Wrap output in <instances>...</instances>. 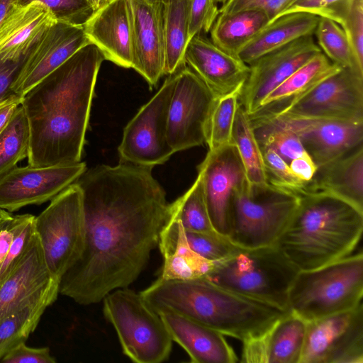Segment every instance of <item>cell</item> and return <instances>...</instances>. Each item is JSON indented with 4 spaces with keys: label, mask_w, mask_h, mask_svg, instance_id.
I'll list each match as a JSON object with an SVG mask.
<instances>
[{
    "label": "cell",
    "mask_w": 363,
    "mask_h": 363,
    "mask_svg": "<svg viewBox=\"0 0 363 363\" xmlns=\"http://www.w3.org/2000/svg\"><path fill=\"white\" fill-rule=\"evenodd\" d=\"M152 168L99 165L74 182L82 192L85 240L79 259L62 275L59 292L87 306L128 287L146 267L170 214Z\"/></svg>",
    "instance_id": "1"
},
{
    "label": "cell",
    "mask_w": 363,
    "mask_h": 363,
    "mask_svg": "<svg viewBox=\"0 0 363 363\" xmlns=\"http://www.w3.org/2000/svg\"><path fill=\"white\" fill-rule=\"evenodd\" d=\"M102 52L89 43L23 96L30 133L28 164L80 162Z\"/></svg>",
    "instance_id": "2"
},
{
    "label": "cell",
    "mask_w": 363,
    "mask_h": 363,
    "mask_svg": "<svg viewBox=\"0 0 363 363\" xmlns=\"http://www.w3.org/2000/svg\"><path fill=\"white\" fill-rule=\"evenodd\" d=\"M140 293L158 314L175 313L242 342L288 311L230 291L206 278L159 277Z\"/></svg>",
    "instance_id": "3"
},
{
    "label": "cell",
    "mask_w": 363,
    "mask_h": 363,
    "mask_svg": "<svg viewBox=\"0 0 363 363\" xmlns=\"http://www.w3.org/2000/svg\"><path fill=\"white\" fill-rule=\"evenodd\" d=\"M294 193L297 206L274 245L298 271L350 255L362 235L363 211L329 194Z\"/></svg>",
    "instance_id": "4"
},
{
    "label": "cell",
    "mask_w": 363,
    "mask_h": 363,
    "mask_svg": "<svg viewBox=\"0 0 363 363\" xmlns=\"http://www.w3.org/2000/svg\"><path fill=\"white\" fill-rule=\"evenodd\" d=\"M298 270L274 245L238 247L214 262L204 278L230 291L288 311V296Z\"/></svg>",
    "instance_id": "5"
},
{
    "label": "cell",
    "mask_w": 363,
    "mask_h": 363,
    "mask_svg": "<svg viewBox=\"0 0 363 363\" xmlns=\"http://www.w3.org/2000/svg\"><path fill=\"white\" fill-rule=\"evenodd\" d=\"M363 254L348 255L319 268L298 271L288 296V311L310 321L362 303Z\"/></svg>",
    "instance_id": "6"
},
{
    "label": "cell",
    "mask_w": 363,
    "mask_h": 363,
    "mask_svg": "<svg viewBox=\"0 0 363 363\" xmlns=\"http://www.w3.org/2000/svg\"><path fill=\"white\" fill-rule=\"evenodd\" d=\"M298 201V196L287 189L270 184L252 188L245 181L237 188L231 201L228 238L240 248L274 245Z\"/></svg>",
    "instance_id": "7"
},
{
    "label": "cell",
    "mask_w": 363,
    "mask_h": 363,
    "mask_svg": "<svg viewBox=\"0 0 363 363\" xmlns=\"http://www.w3.org/2000/svg\"><path fill=\"white\" fill-rule=\"evenodd\" d=\"M102 301L104 316L115 328L125 355L137 363H160L169 358L173 340L160 315L140 293L120 288Z\"/></svg>",
    "instance_id": "8"
},
{
    "label": "cell",
    "mask_w": 363,
    "mask_h": 363,
    "mask_svg": "<svg viewBox=\"0 0 363 363\" xmlns=\"http://www.w3.org/2000/svg\"><path fill=\"white\" fill-rule=\"evenodd\" d=\"M34 230L47 266L60 281L79 259L84 245L82 192L75 182L55 196L48 206L35 216Z\"/></svg>",
    "instance_id": "9"
},
{
    "label": "cell",
    "mask_w": 363,
    "mask_h": 363,
    "mask_svg": "<svg viewBox=\"0 0 363 363\" xmlns=\"http://www.w3.org/2000/svg\"><path fill=\"white\" fill-rule=\"evenodd\" d=\"M176 82L169 75L161 88L128 122L118 148L121 160L152 168L174 153L167 137L170 101Z\"/></svg>",
    "instance_id": "10"
},
{
    "label": "cell",
    "mask_w": 363,
    "mask_h": 363,
    "mask_svg": "<svg viewBox=\"0 0 363 363\" xmlns=\"http://www.w3.org/2000/svg\"><path fill=\"white\" fill-rule=\"evenodd\" d=\"M250 116L363 122V76L341 68L279 111Z\"/></svg>",
    "instance_id": "11"
},
{
    "label": "cell",
    "mask_w": 363,
    "mask_h": 363,
    "mask_svg": "<svg viewBox=\"0 0 363 363\" xmlns=\"http://www.w3.org/2000/svg\"><path fill=\"white\" fill-rule=\"evenodd\" d=\"M300 363H363V304L306 321Z\"/></svg>",
    "instance_id": "12"
},
{
    "label": "cell",
    "mask_w": 363,
    "mask_h": 363,
    "mask_svg": "<svg viewBox=\"0 0 363 363\" xmlns=\"http://www.w3.org/2000/svg\"><path fill=\"white\" fill-rule=\"evenodd\" d=\"M174 74L167 137L176 152L206 143L207 123L216 98L188 66Z\"/></svg>",
    "instance_id": "13"
},
{
    "label": "cell",
    "mask_w": 363,
    "mask_h": 363,
    "mask_svg": "<svg viewBox=\"0 0 363 363\" xmlns=\"http://www.w3.org/2000/svg\"><path fill=\"white\" fill-rule=\"evenodd\" d=\"M86 170V163L14 167L0 178V208L14 212L52 200Z\"/></svg>",
    "instance_id": "14"
},
{
    "label": "cell",
    "mask_w": 363,
    "mask_h": 363,
    "mask_svg": "<svg viewBox=\"0 0 363 363\" xmlns=\"http://www.w3.org/2000/svg\"><path fill=\"white\" fill-rule=\"evenodd\" d=\"M313 35L298 38L248 65L249 74L240 95V105L248 115L257 111L272 91L321 52Z\"/></svg>",
    "instance_id": "15"
},
{
    "label": "cell",
    "mask_w": 363,
    "mask_h": 363,
    "mask_svg": "<svg viewBox=\"0 0 363 363\" xmlns=\"http://www.w3.org/2000/svg\"><path fill=\"white\" fill-rule=\"evenodd\" d=\"M249 117L271 120L296 133L317 168L363 144V122L286 116Z\"/></svg>",
    "instance_id": "16"
},
{
    "label": "cell",
    "mask_w": 363,
    "mask_h": 363,
    "mask_svg": "<svg viewBox=\"0 0 363 363\" xmlns=\"http://www.w3.org/2000/svg\"><path fill=\"white\" fill-rule=\"evenodd\" d=\"M59 284L35 232L20 260L0 281V319L49 296H57Z\"/></svg>",
    "instance_id": "17"
},
{
    "label": "cell",
    "mask_w": 363,
    "mask_h": 363,
    "mask_svg": "<svg viewBox=\"0 0 363 363\" xmlns=\"http://www.w3.org/2000/svg\"><path fill=\"white\" fill-rule=\"evenodd\" d=\"M204 196L214 229L228 237V220L233 194L246 179L238 152L230 143L216 150L208 151L198 166Z\"/></svg>",
    "instance_id": "18"
},
{
    "label": "cell",
    "mask_w": 363,
    "mask_h": 363,
    "mask_svg": "<svg viewBox=\"0 0 363 363\" xmlns=\"http://www.w3.org/2000/svg\"><path fill=\"white\" fill-rule=\"evenodd\" d=\"M84 27L53 21L44 30L13 91L23 96L80 48L89 43Z\"/></svg>",
    "instance_id": "19"
},
{
    "label": "cell",
    "mask_w": 363,
    "mask_h": 363,
    "mask_svg": "<svg viewBox=\"0 0 363 363\" xmlns=\"http://www.w3.org/2000/svg\"><path fill=\"white\" fill-rule=\"evenodd\" d=\"M184 58L216 99L241 90L250 71L248 65L201 33L189 40Z\"/></svg>",
    "instance_id": "20"
},
{
    "label": "cell",
    "mask_w": 363,
    "mask_h": 363,
    "mask_svg": "<svg viewBox=\"0 0 363 363\" xmlns=\"http://www.w3.org/2000/svg\"><path fill=\"white\" fill-rule=\"evenodd\" d=\"M306 321L288 311L262 332L242 341L241 362L300 363Z\"/></svg>",
    "instance_id": "21"
},
{
    "label": "cell",
    "mask_w": 363,
    "mask_h": 363,
    "mask_svg": "<svg viewBox=\"0 0 363 363\" xmlns=\"http://www.w3.org/2000/svg\"><path fill=\"white\" fill-rule=\"evenodd\" d=\"M133 62L132 68L155 86L164 75V45L162 4L145 0H130Z\"/></svg>",
    "instance_id": "22"
},
{
    "label": "cell",
    "mask_w": 363,
    "mask_h": 363,
    "mask_svg": "<svg viewBox=\"0 0 363 363\" xmlns=\"http://www.w3.org/2000/svg\"><path fill=\"white\" fill-rule=\"evenodd\" d=\"M89 42L106 60L124 67L133 62V28L130 0H113L96 11L83 26Z\"/></svg>",
    "instance_id": "23"
},
{
    "label": "cell",
    "mask_w": 363,
    "mask_h": 363,
    "mask_svg": "<svg viewBox=\"0 0 363 363\" xmlns=\"http://www.w3.org/2000/svg\"><path fill=\"white\" fill-rule=\"evenodd\" d=\"M174 342L188 354L191 362L235 363L234 350L220 333L172 312L159 314Z\"/></svg>",
    "instance_id": "24"
},
{
    "label": "cell",
    "mask_w": 363,
    "mask_h": 363,
    "mask_svg": "<svg viewBox=\"0 0 363 363\" xmlns=\"http://www.w3.org/2000/svg\"><path fill=\"white\" fill-rule=\"evenodd\" d=\"M298 191L329 194L363 211V144L317 168Z\"/></svg>",
    "instance_id": "25"
},
{
    "label": "cell",
    "mask_w": 363,
    "mask_h": 363,
    "mask_svg": "<svg viewBox=\"0 0 363 363\" xmlns=\"http://www.w3.org/2000/svg\"><path fill=\"white\" fill-rule=\"evenodd\" d=\"M157 246L164 260L160 277L164 279L204 278L215 262L203 258L190 247L184 229L171 208Z\"/></svg>",
    "instance_id": "26"
},
{
    "label": "cell",
    "mask_w": 363,
    "mask_h": 363,
    "mask_svg": "<svg viewBox=\"0 0 363 363\" xmlns=\"http://www.w3.org/2000/svg\"><path fill=\"white\" fill-rule=\"evenodd\" d=\"M320 17L306 13L282 15L263 27L242 47L237 57L247 65L298 38L314 35Z\"/></svg>",
    "instance_id": "27"
},
{
    "label": "cell",
    "mask_w": 363,
    "mask_h": 363,
    "mask_svg": "<svg viewBox=\"0 0 363 363\" xmlns=\"http://www.w3.org/2000/svg\"><path fill=\"white\" fill-rule=\"evenodd\" d=\"M341 68L320 52L272 91L251 115L279 111Z\"/></svg>",
    "instance_id": "28"
},
{
    "label": "cell",
    "mask_w": 363,
    "mask_h": 363,
    "mask_svg": "<svg viewBox=\"0 0 363 363\" xmlns=\"http://www.w3.org/2000/svg\"><path fill=\"white\" fill-rule=\"evenodd\" d=\"M190 0H177L162 4L164 45V74L172 75L186 66L185 52L189 42Z\"/></svg>",
    "instance_id": "29"
},
{
    "label": "cell",
    "mask_w": 363,
    "mask_h": 363,
    "mask_svg": "<svg viewBox=\"0 0 363 363\" xmlns=\"http://www.w3.org/2000/svg\"><path fill=\"white\" fill-rule=\"evenodd\" d=\"M53 21L48 9L38 2L14 4L0 26V53L25 45Z\"/></svg>",
    "instance_id": "30"
},
{
    "label": "cell",
    "mask_w": 363,
    "mask_h": 363,
    "mask_svg": "<svg viewBox=\"0 0 363 363\" xmlns=\"http://www.w3.org/2000/svg\"><path fill=\"white\" fill-rule=\"evenodd\" d=\"M269 20L259 10H242L230 14H219L210 30L211 40L224 51L237 56Z\"/></svg>",
    "instance_id": "31"
},
{
    "label": "cell",
    "mask_w": 363,
    "mask_h": 363,
    "mask_svg": "<svg viewBox=\"0 0 363 363\" xmlns=\"http://www.w3.org/2000/svg\"><path fill=\"white\" fill-rule=\"evenodd\" d=\"M232 143L238 152L248 185L252 188L269 186L260 145L249 115L240 103L233 123Z\"/></svg>",
    "instance_id": "32"
},
{
    "label": "cell",
    "mask_w": 363,
    "mask_h": 363,
    "mask_svg": "<svg viewBox=\"0 0 363 363\" xmlns=\"http://www.w3.org/2000/svg\"><path fill=\"white\" fill-rule=\"evenodd\" d=\"M57 298L49 296L0 319V359L13 347L26 342L35 330L47 307Z\"/></svg>",
    "instance_id": "33"
},
{
    "label": "cell",
    "mask_w": 363,
    "mask_h": 363,
    "mask_svg": "<svg viewBox=\"0 0 363 363\" xmlns=\"http://www.w3.org/2000/svg\"><path fill=\"white\" fill-rule=\"evenodd\" d=\"M30 140L28 121L20 105L0 131V178L28 157Z\"/></svg>",
    "instance_id": "34"
},
{
    "label": "cell",
    "mask_w": 363,
    "mask_h": 363,
    "mask_svg": "<svg viewBox=\"0 0 363 363\" xmlns=\"http://www.w3.org/2000/svg\"><path fill=\"white\" fill-rule=\"evenodd\" d=\"M170 208L185 230L217 232L209 216L199 174L187 191L170 203Z\"/></svg>",
    "instance_id": "35"
},
{
    "label": "cell",
    "mask_w": 363,
    "mask_h": 363,
    "mask_svg": "<svg viewBox=\"0 0 363 363\" xmlns=\"http://www.w3.org/2000/svg\"><path fill=\"white\" fill-rule=\"evenodd\" d=\"M241 90L216 99L206 127V143L208 151L232 143L233 127Z\"/></svg>",
    "instance_id": "36"
},
{
    "label": "cell",
    "mask_w": 363,
    "mask_h": 363,
    "mask_svg": "<svg viewBox=\"0 0 363 363\" xmlns=\"http://www.w3.org/2000/svg\"><path fill=\"white\" fill-rule=\"evenodd\" d=\"M250 119L259 145L272 147L288 164L295 158L308 155L291 130L271 120Z\"/></svg>",
    "instance_id": "37"
},
{
    "label": "cell",
    "mask_w": 363,
    "mask_h": 363,
    "mask_svg": "<svg viewBox=\"0 0 363 363\" xmlns=\"http://www.w3.org/2000/svg\"><path fill=\"white\" fill-rule=\"evenodd\" d=\"M314 35L321 52L342 68H350L363 76L357 69L349 42L342 28L336 22L320 18Z\"/></svg>",
    "instance_id": "38"
},
{
    "label": "cell",
    "mask_w": 363,
    "mask_h": 363,
    "mask_svg": "<svg viewBox=\"0 0 363 363\" xmlns=\"http://www.w3.org/2000/svg\"><path fill=\"white\" fill-rule=\"evenodd\" d=\"M45 29L25 45L0 53V101L16 94L14 86Z\"/></svg>",
    "instance_id": "39"
},
{
    "label": "cell",
    "mask_w": 363,
    "mask_h": 363,
    "mask_svg": "<svg viewBox=\"0 0 363 363\" xmlns=\"http://www.w3.org/2000/svg\"><path fill=\"white\" fill-rule=\"evenodd\" d=\"M33 2L45 6L55 21L74 26H84L94 13L88 0H15L23 6Z\"/></svg>",
    "instance_id": "40"
},
{
    "label": "cell",
    "mask_w": 363,
    "mask_h": 363,
    "mask_svg": "<svg viewBox=\"0 0 363 363\" xmlns=\"http://www.w3.org/2000/svg\"><path fill=\"white\" fill-rule=\"evenodd\" d=\"M184 233L190 247L199 255L211 262L221 260L238 248L228 237L217 232L203 233L184 230Z\"/></svg>",
    "instance_id": "41"
},
{
    "label": "cell",
    "mask_w": 363,
    "mask_h": 363,
    "mask_svg": "<svg viewBox=\"0 0 363 363\" xmlns=\"http://www.w3.org/2000/svg\"><path fill=\"white\" fill-rule=\"evenodd\" d=\"M268 183L296 192L304 183L291 172L289 164L271 147L260 145Z\"/></svg>",
    "instance_id": "42"
},
{
    "label": "cell",
    "mask_w": 363,
    "mask_h": 363,
    "mask_svg": "<svg viewBox=\"0 0 363 363\" xmlns=\"http://www.w3.org/2000/svg\"><path fill=\"white\" fill-rule=\"evenodd\" d=\"M353 1L296 0L278 17L284 14L301 12L328 18L341 25Z\"/></svg>",
    "instance_id": "43"
},
{
    "label": "cell",
    "mask_w": 363,
    "mask_h": 363,
    "mask_svg": "<svg viewBox=\"0 0 363 363\" xmlns=\"http://www.w3.org/2000/svg\"><path fill=\"white\" fill-rule=\"evenodd\" d=\"M340 26L349 42L356 66L363 73V0H354Z\"/></svg>",
    "instance_id": "44"
},
{
    "label": "cell",
    "mask_w": 363,
    "mask_h": 363,
    "mask_svg": "<svg viewBox=\"0 0 363 363\" xmlns=\"http://www.w3.org/2000/svg\"><path fill=\"white\" fill-rule=\"evenodd\" d=\"M218 15L219 6L214 0H190L189 40L201 32L208 33Z\"/></svg>",
    "instance_id": "45"
},
{
    "label": "cell",
    "mask_w": 363,
    "mask_h": 363,
    "mask_svg": "<svg viewBox=\"0 0 363 363\" xmlns=\"http://www.w3.org/2000/svg\"><path fill=\"white\" fill-rule=\"evenodd\" d=\"M296 0H234L224 8L219 9V14H230L242 10H259L264 12L269 22L277 18Z\"/></svg>",
    "instance_id": "46"
},
{
    "label": "cell",
    "mask_w": 363,
    "mask_h": 363,
    "mask_svg": "<svg viewBox=\"0 0 363 363\" xmlns=\"http://www.w3.org/2000/svg\"><path fill=\"white\" fill-rule=\"evenodd\" d=\"M5 363H55L49 347H30L22 342L11 349L1 359Z\"/></svg>",
    "instance_id": "47"
},
{
    "label": "cell",
    "mask_w": 363,
    "mask_h": 363,
    "mask_svg": "<svg viewBox=\"0 0 363 363\" xmlns=\"http://www.w3.org/2000/svg\"><path fill=\"white\" fill-rule=\"evenodd\" d=\"M293 174L304 184L311 180L315 174L317 167L309 155L294 159L289 163Z\"/></svg>",
    "instance_id": "48"
},
{
    "label": "cell",
    "mask_w": 363,
    "mask_h": 363,
    "mask_svg": "<svg viewBox=\"0 0 363 363\" xmlns=\"http://www.w3.org/2000/svg\"><path fill=\"white\" fill-rule=\"evenodd\" d=\"M22 97L14 94L0 101V131L9 123L13 113L21 105Z\"/></svg>",
    "instance_id": "49"
},
{
    "label": "cell",
    "mask_w": 363,
    "mask_h": 363,
    "mask_svg": "<svg viewBox=\"0 0 363 363\" xmlns=\"http://www.w3.org/2000/svg\"><path fill=\"white\" fill-rule=\"evenodd\" d=\"M15 0H0V26L14 6Z\"/></svg>",
    "instance_id": "50"
},
{
    "label": "cell",
    "mask_w": 363,
    "mask_h": 363,
    "mask_svg": "<svg viewBox=\"0 0 363 363\" xmlns=\"http://www.w3.org/2000/svg\"><path fill=\"white\" fill-rule=\"evenodd\" d=\"M91 6H92L94 13L103 8L108 4L111 3L113 0H88Z\"/></svg>",
    "instance_id": "51"
},
{
    "label": "cell",
    "mask_w": 363,
    "mask_h": 363,
    "mask_svg": "<svg viewBox=\"0 0 363 363\" xmlns=\"http://www.w3.org/2000/svg\"><path fill=\"white\" fill-rule=\"evenodd\" d=\"M234 0H214V1L218 5L219 9L224 8L225 6H228L229 4H230Z\"/></svg>",
    "instance_id": "52"
},
{
    "label": "cell",
    "mask_w": 363,
    "mask_h": 363,
    "mask_svg": "<svg viewBox=\"0 0 363 363\" xmlns=\"http://www.w3.org/2000/svg\"><path fill=\"white\" fill-rule=\"evenodd\" d=\"M152 4H166L170 2H173L177 0H145Z\"/></svg>",
    "instance_id": "53"
},
{
    "label": "cell",
    "mask_w": 363,
    "mask_h": 363,
    "mask_svg": "<svg viewBox=\"0 0 363 363\" xmlns=\"http://www.w3.org/2000/svg\"><path fill=\"white\" fill-rule=\"evenodd\" d=\"M13 216V215L8 217L0 216V230L4 227L6 221Z\"/></svg>",
    "instance_id": "54"
},
{
    "label": "cell",
    "mask_w": 363,
    "mask_h": 363,
    "mask_svg": "<svg viewBox=\"0 0 363 363\" xmlns=\"http://www.w3.org/2000/svg\"><path fill=\"white\" fill-rule=\"evenodd\" d=\"M12 214L5 210H3L0 208V216H3V217H8V216H11Z\"/></svg>",
    "instance_id": "55"
}]
</instances>
